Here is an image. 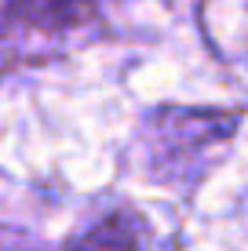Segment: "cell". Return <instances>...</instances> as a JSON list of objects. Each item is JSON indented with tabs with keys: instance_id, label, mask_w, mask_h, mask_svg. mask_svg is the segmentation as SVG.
Segmentation results:
<instances>
[{
	"instance_id": "6da1fadb",
	"label": "cell",
	"mask_w": 248,
	"mask_h": 251,
	"mask_svg": "<svg viewBox=\"0 0 248 251\" xmlns=\"http://www.w3.org/2000/svg\"><path fill=\"white\" fill-rule=\"evenodd\" d=\"M237 127V113L216 109H161L153 113V138L161 142V157H183L204 150L216 138H226Z\"/></svg>"
},
{
	"instance_id": "7a4b0ae2",
	"label": "cell",
	"mask_w": 248,
	"mask_h": 251,
	"mask_svg": "<svg viewBox=\"0 0 248 251\" xmlns=\"http://www.w3.org/2000/svg\"><path fill=\"white\" fill-rule=\"evenodd\" d=\"M197 25L219 62L248 69V0H197Z\"/></svg>"
},
{
	"instance_id": "3957f363",
	"label": "cell",
	"mask_w": 248,
	"mask_h": 251,
	"mask_svg": "<svg viewBox=\"0 0 248 251\" xmlns=\"http://www.w3.org/2000/svg\"><path fill=\"white\" fill-rule=\"evenodd\" d=\"M4 15L40 37H66L95 22L99 0H4Z\"/></svg>"
},
{
	"instance_id": "277c9868",
	"label": "cell",
	"mask_w": 248,
	"mask_h": 251,
	"mask_svg": "<svg viewBox=\"0 0 248 251\" xmlns=\"http://www.w3.org/2000/svg\"><path fill=\"white\" fill-rule=\"evenodd\" d=\"M62 251H142V226L135 215L113 211L66 244Z\"/></svg>"
}]
</instances>
